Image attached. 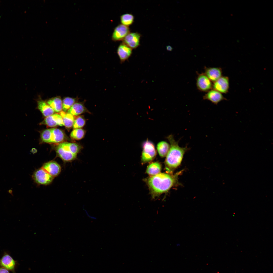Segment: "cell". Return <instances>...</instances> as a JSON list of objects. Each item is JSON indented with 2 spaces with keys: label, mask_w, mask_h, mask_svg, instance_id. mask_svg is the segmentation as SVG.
Instances as JSON below:
<instances>
[{
  "label": "cell",
  "mask_w": 273,
  "mask_h": 273,
  "mask_svg": "<svg viewBox=\"0 0 273 273\" xmlns=\"http://www.w3.org/2000/svg\"><path fill=\"white\" fill-rule=\"evenodd\" d=\"M42 168L54 177L57 176L61 171L60 166L54 161H50L45 163Z\"/></svg>",
  "instance_id": "11"
},
{
  "label": "cell",
  "mask_w": 273,
  "mask_h": 273,
  "mask_svg": "<svg viewBox=\"0 0 273 273\" xmlns=\"http://www.w3.org/2000/svg\"><path fill=\"white\" fill-rule=\"evenodd\" d=\"M229 79L226 76H222L213 84V89L221 93H226L229 88Z\"/></svg>",
  "instance_id": "8"
},
{
  "label": "cell",
  "mask_w": 273,
  "mask_h": 273,
  "mask_svg": "<svg viewBox=\"0 0 273 273\" xmlns=\"http://www.w3.org/2000/svg\"><path fill=\"white\" fill-rule=\"evenodd\" d=\"M56 151L57 156L65 162H69L75 160L76 155L64 149L59 144L56 148Z\"/></svg>",
  "instance_id": "13"
},
{
  "label": "cell",
  "mask_w": 273,
  "mask_h": 273,
  "mask_svg": "<svg viewBox=\"0 0 273 273\" xmlns=\"http://www.w3.org/2000/svg\"><path fill=\"white\" fill-rule=\"evenodd\" d=\"M59 144L65 149L76 155L81 148V146L76 143L65 142Z\"/></svg>",
  "instance_id": "21"
},
{
  "label": "cell",
  "mask_w": 273,
  "mask_h": 273,
  "mask_svg": "<svg viewBox=\"0 0 273 273\" xmlns=\"http://www.w3.org/2000/svg\"><path fill=\"white\" fill-rule=\"evenodd\" d=\"M0 264L6 269L13 270L14 268L15 262L10 256L6 254L0 260Z\"/></svg>",
  "instance_id": "17"
},
{
  "label": "cell",
  "mask_w": 273,
  "mask_h": 273,
  "mask_svg": "<svg viewBox=\"0 0 273 273\" xmlns=\"http://www.w3.org/2000/svg\"><path fill=\"white\" fill-rule=\"evenodd\" d=\"M83 209L84 210L85 212V214L87 215V216L90 219L93 220H96L97 219V218L96 217H95L93 216L90 215L89 214L87 211L86 209H84V208H83Z\"/></svg>",
  "instance_id": "29"
},
{
  "label": "cell",
  "mask_w": 273,
  "mask_h": 273,
  "mask_svg": "<svg viewBox=\"0 0 273 273\" xmlns=\"http://www.w3.org/2000/svg\"><path fill=\"white\" fill-rule=\"evenodd\" d=\"M212 82L204 73L198 75L196 79L197 87L199 90L203 92H208L212 88Z\"/></svg>",
  "instance_id": "5"
},
{
  "label": "cell",
  "mask_w": 273,
  "mask_h": 273,
  "mask_svg": "<svg viewBox=\"0 0 273 273\" xmlns=\"http://www.w3.org/2000/svg\"><path fill=\"white\" fill-rule=\"evenodd\" d=\"M52 133L50 143H58L63 141L65 135L61 130L56 128H52Z\"/></svg>",
  "instance_id": "18"
},
{
  "label": "cell",
  "mask_w": 273,
  "mask_h": 273,
  "mask_svg": "<svg viewBox=\"0 0 273 273\" xmlns=\"http://www.w3.org/2000/svg\"><path fill=\"white\" fill-rule=\"evenodd\" d=\"M132 50L123 43L120 44L117 49V53L121 63H123L128 59L132 54Z\"/></svg>",
  "instance_id": "12"
},
{
  "label": "cell",
  "mask_w": 273,
  "mask_h": 273,
  "mask_svg": "<svg viewBox=\"0 0 273 273\" xmlns=\"http://www.w3.org/2000/svg\"><path fill=\"white\" fill-rule=\"evenodd\" d=\"M182 172L181 170L174 174L159 173L148 178L146 181L152 198H154L178 184V177Z\"/></svg>",
  "instance_id": "1"
},
{
  "label": "cell",
  "mask_w": 273,
  "mask_h": 273,
  "mask_svg": "<svg viewBox=\"0 0 273 273\" xmlns=\"http://www.w3.org/2000/svg\"><path fill=\"white\" fill-rule=\"evenodd\" d=\"M38 107L43 115L47 117L55 112L54 110L45 101L40 100L38 101Z\"/></svg>",
  "instance_id": "15"
},
{
  "label": "cell",
  "mask_w": 273,
  "mask_h": 273,
  "mask_svg": "<svg viewBox=\"0 0 273 273\" xmlns=\"http://www.w3.org/2000/svg\"><path fill=\"white\" fill-rule=\"evenodd\" d=\"M85 123V121L83 116H79L75 120L73 128L74 129L80 128L84 126Z\"/></svg>",
  "instance_id": "27"
},
{
  "label": "cell",
  "mask_w": 273,
  "mask_h": 273,
  "mask_svg": "<svg viewBox=\"0 0 273 273\" xmlns=\"http://www.w3.org/2000/svg\"><path fill=\"white\" fill-rule=\"evenodd\" d=\"M85 134V131L81 128L74 129L71 132L70 136L74 140H79L82 139Z\"/></svg>",
  "instance_id": "26"
},
{
  "label": "cell",
  "mask_w": 273,
  "mask_h": 273,
  "mask_svg": "<svg viewBox=\"0 0 273 273\" xmlns=\"http://www.w3.org/2000/svg\"><path fill=\"white\" fill-rule=\"evenodd\" d=\"M203 98L204 100H209L216 105L222 100H227L221 93L213 89L208 92L203 96Z\"/></svg>",
  "instance_id": "10"
},
{
  "label": "cell",
  "mask_w": 273,
  "mask_h": 273,
  "mask_svg": "<svg viewBox=\"0 0 273 273\" xmlns=\"http://www.w3.org/2000/svg\"><path fill=\"white\" fill-rule=\"evenodd\" d=\"M120 18L121 24L128 27L133 24L134 18L132 14L126 13L121 15Z\"/></svg>",
  "instance_id": "25"
},
{
  "label": "cell",
  "mask_w": 273,
  "mask_h": 273,
  "mask_svg": "<svg viewBox=\"0 0 273 273\" xmlns=\"http://www.w3.org/2000/svg\"><path fill=\"white\" fill-rule=\"evenodd\" d=\"M141 36V34L137 32H130L122 40V43L132 49H135L140 45Z\"/></svg>",
  "instance_id": "6"
},
{
  "label": "cell",
  "mask_w": 273,
  "mask_h": 273,
  "mask_svg": "<svg viewBox=\"0 0 273 273\" xmlns=\"http://www.w3.org/2000/svg\"><path fill=\"white\" fill-rule=\"evenodd\" d=\"M170 144L169 151L166 155L165 165L166 170L172 173L180 164L184 155L189 149L186 146L181 147L179 145V141H176L174 135L171 134L166 137Z\"/></svg>",
  "instance_id": "2"
},
{
  "label": "cell",
  "mask_w": 273,
  "mask_h": 273,
  "mask_svg": "<svg viewBox=\"0 0 273 273\" xmlns=\"http://www.w3.org/2000/svg\"><path fill=\"white\" fill-rule=\"evenodd\" d=\"M161 169V164L158 162L152 163L147 167V173L150 175L153 176L160 173Z\"/></svg>",
  "instance_id": "23"
},
{
  "label": "cell",
  "mask_w": 273,
  "mask_h": 273,
  "mask_svg": "<svg viewBox=\"0 0 273 273\" xmlns=\"http://www.w3.org/2000/svg\"><path fill=\"white\" fill-rule=\"evenodd\" d=\"M8 192L10 194L13 196V191L12 190L10 189L8 191Z\"/></svg>",
  "instance_id": "32"
},
{
  "label": "cell",
  "mask_w": 273,
  "mask_h": 273,
  "mask_svg": "<svg viewBox=\"0 0 273 273\" xmlns=\"http://www.w3.org/2000/svg\"><path fill=\"white\" fill-rule=\"evenodd\" d=\"M130 33L128 27L122 24L119 25L115 28L112 36V39L114 41L123 40Z\"/></svg>",
  "instance_id": "7"
},
{
  "label": "cell",
  "mask_w": 273,
  "mask_h": 273,
  "mask_svg": "<svg viewBox=\"0 0 273 273\" xmlns=\"http://www.w3.org/2000/svg\"><path fill=\"white\" fill-rule=\"evenodd\" d=\"M50 127L64 126L62 117L60 114H54L46 118L40 123Z\"/></svg>",
  "instance_id": "9"
},
{
  "label": "cell",
  "mask_w": 273,
  "mask_h": 273,
  "mask_svg": "<svg viewBox=\"0 0 273 273\" xmlns=\"http://www.w3.org/2000/svg\"><path fill=\"white\" fill-rule=\"evenodd\" d=\"M32 178L37 184L47 185L52 182L54 177L41 168L35 171L33 175Z\"/></svg>",
  "instance_id": "4"
},
{
  "label": "cell",
  "mask_w": 273,
  "mask_h": 273,
  "mask_svg": "<svg viewBox=\"0 0 273 273\" xmlns=\"http://www.w3.org/2000/svg\"><path fill=\"white\" fill-rule=\"evenodd\" d=\"M52 133V128L46 129L43 131L41 134L42 141L45 143H50Z\"/></svg>",
  "instance_id": "28"
},
{
  "label": "cell",
  "mask_w": 273,
  "mask_h": 273,
  "mask_svg": "<svg viewBox=\"0 0 273 273\" xmlns=\"http://www.w3.org/2000/svg\"><path fill=\"white\" fill-rule=\"evenodd\" d=\"M0 273H9V272L6 268H0Z\"/></svg>",
  "instance_id": "30"
},
{
  "label": "cell",
  "mask_w": 273,
  "mask_h": 273,
  "mask_svg": "<svg viewBox=\"0 0 273 273\" xmlns=\"http://www.w3.org/2000/svg\"><path fill=\"white\" fill-rule=\"evenodd\" d=\"M60 115L62 117L64 126L68 128L72 127L75 120L74 116L63 111L60 112Z\"/></svg>",
  "instance_id": "20"
},
{
  "label": "cell",
  "mask_w": 273,
  "mask_h": 273,
  "mask_svg": "<svg viewBox=\"0 0 273 273\" xmlns=\"http://www.w3.org/2000/svg\"><path fill=\"white\" fill-rule=\"evenodd\" d=\"M166 49L168 51H171L172 50L173 48L171 46H168L166 47Z\"/></svg>",
  "instance_id": "31"
},
{
  "label": "cell",
  "mask_w": 273,
  "mask_h": 273,
  "mask_svg": "<svg viewBox=\"0 0 273 273\" xmlns=\"http://www.w3.org/2000/svg\"><path fill=\"white\" fill-rule=\"evenodd\" d=\"M78 100L77 98H65L62 102V109L64 112L67 111Z\"/></svg>",
  "instance_id": "24"
},
{
  "label": "cell",
  "mask_w": 273,
  "mask_h": 273,
  "mask_svg": "<svg viewBox=\"0 0 273 273\" xmlns=\"http://www.w3.org/2000/svg\"><path fill=\"white\" fill-rule=\"evenodd\" d=\"M204 70V73L212 82H214L222 76V70L220 68L205 67Z\"/></svg>",
  "instance_id": "14"
},
{
  "label": "cell",
  "mask_w": 273,
  "mask_h": 273,
  "mask_svg": "<svg viewBox=\"0 0 273 273\" xmlns=\"http://www.w3.org/2000/svg\"><path fill=\"white\" fill-rule=\"evenodd\" d=\"M47 104L56 112H60L62 110V101L59 96L52 98L49 100Z\"/></svg>",
  "instance_id": "19"
},
{
  "label": "cell",
  "mask_w": 273,
  "mask_h": 273,
  "mask_svg": "<svg viewBox=\"0 0 273 273\" xmlns=\"http://www.w3.org/2000/svg\"><path fill=\"white\" fill-rule=\"evenodd\" d=\"M87 111L83 103L76 102L69 109L67 112L73 116H77Z\"/></svg>",
  "instance_id": "16"
},
{
  "label": "cell",
  "mask_w": 273,
  "mask_h": 273,
  "mask_svg": "<svg viewBox=\"0 0 273 273\" xmlns=\"http://www.w3.org/2000/svg\"><path fill=\"white\" fill-rule=\"evenodd\" d=\"M170 147V145L165 141H163L158 143L157 145V149L160 155L162 157L166 156Z\"/></svg>",
  "instance_id": "22"
},
{
  "label": "cell",
  "mask_w": 273,
  "mask_h": 273,
  "mask_svg": "<svg viewBox=\"0 0 273 273\" xmlns=\"http://www.w3.org/2000/svg\"><path fill=\"white\" fill-rule=\"evenodd\" d=\"M141 161L143 164L149 162L155 158L156 152L154 143L148 139L142 143Z\"/></svg>",
  "instance_id": "3"
}]
</instances>
